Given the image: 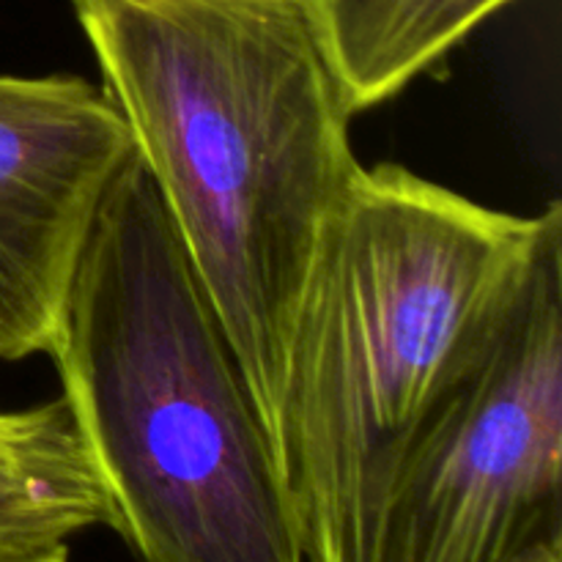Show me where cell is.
Segmentation results:
<instances>
[{
  "mask_svg": "<svg viewBox=\"0 0 562 562\" xmlns=\"http://www.w3.org/2000/svg\"><path fill=\"white\" fill-rule=\"evenodd\" d=\"M562 220L472 371L406 453L366 562H530L562 549Z\"/></svg>",
  "mask_w": 562,
  "mask_h": 562,
  "instance_id": "277c9868",
  "label": "cell"
},
{
  "mask_svg": "<svg viewBox=\"0 0 562 562\" xmlns=\"http://www.w3.org/2000/svg\"><path fill=\"white\" fill-rule=\"evenodd\" d=\"M0 562H69V543L31 547V543L0 541Z\"/></svg>",
  "mask_w": 562,
  "mask_h": 562,
  "instance_id": "ba28073f",
  "label": "cell"
},
{
  "mask_svg": "<svg viewBox=\"0 0 562 562\" xmlns=\"http://www.w3.org/2000/svg\"><path fill=\"white\" fill-rule=\"evenodd\" d=\"M130 130L80 75H0V362L49 355Z\"/></svg>",
  "mask_w": 562,
  "mask_h": 562,
  "instance_id": "5b68a950",
  "label": "cell"
},
{
  "mask_svg": "<svg viewBox=\"0 0 562 562\" xmlns=\"http://www.w3.org/2000/svg\"><path fill=\"white\" fill-rule=\"evenodd\" d=\"M562 209L510 214L401 165L360 168L302 296L278 461L305 562H366L390 486L486 355Z\"/></svg>",
  "mask_w": 562,
  "mask_h": 562,
  "instance_id": "7a4b0ae2",
  "label": "cell"
},
{
  "mask_svg": "<svg viewBox=\"0 0 562 562\" xmlns=\"http://www.w3.org/2000/svg\"><path fill=\"white\" fill-rule=\"evenodd\" d=\"M47 357L137 560L305 562L239 362L135 154Z\"/></svg>",
  "mask_w": 562,
  "mask_h": 562,
  "instance_id": "3957f363",
  "label": "cell"
},
{
  "mask_svg": "<svg viewBox=\"0 0 562 562\" xmlns=\"http://www.w3.org/2000/svg\"><path fill=\"white\" fill-rule=\"evenodd\" d=\"M562 549H549V552H541V554H536V558H532L530 562H562Z\"/></svg>",
  "mask_w": 562,
  "mask_h": 562,
  "instance_id": "9c48e42d",
  "label": "cell"
},
{
  "mask_svg": "<svg viewBox=\"0 0 562 562\" xmlns=\"http://www.w3.org/2000/svg\"><path fill=\"white\" fill-rule=\"evenodd\" d=\"M514 0H305L351 113L404 91Z\"/></svg>",
  "mask_w": 562,
  "mask_h": 562,
  "instance_id": "8992f818",
  "label": "cell"
},
{
  "mask_svg": "<svg viewBox=\"0 0 562 562\" xmlns=\"http://www.w3.org/2000/svg\"><path fill=\"white\" fill-rule=\"evenodd\" d=\"M110 521L102 477L64 395L0 412V541L69 543Z\"/></svg>",
  "mask_w": 562,
  "mask_h": 562,
  "instance_id": "52a82bcc",
  "label": "cell"
},
{
  "mask_svg": "<svg viewBox=\"0 0 562 562\" xmlns=\"http://www.w3.org/2000/svg\"><path fill=\"white\" fill-rule=\"evenodd\" d=\"M71 5L274 456L296 313L362 168L305 0Z\"/></svg>",
  "mask_w": 562,
  "mask_h": 562,
  "instance_id": "6da1fadb",
  "label": "cell"
}]
</instances>
